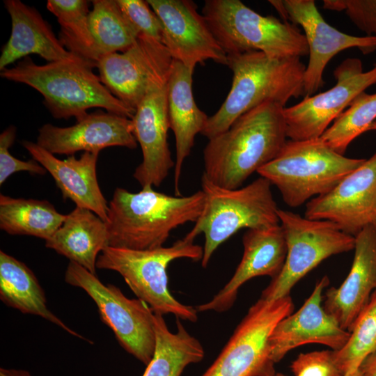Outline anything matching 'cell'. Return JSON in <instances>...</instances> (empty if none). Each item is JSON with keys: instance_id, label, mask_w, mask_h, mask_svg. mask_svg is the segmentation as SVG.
Segmentation results:
<instances>
[{"instance_id": "obj_1", "label": "cell", "mask_w": 376, "mask_h": 376, "mask_svg": "<svg viewBox=\"0 0 376 376\" xmlns=\"http://www.w3.org/2000/svg\"><path fill=\"white\" fill-rule=\"evenodd\" d=\"M285 107L266 102L240 116L203 150V175L214 184L237 189L272 161L287 141Z\"/></svg>"}, {"instance_id": "obj_2", "label": "cell", "mask_w": 376, "mask_h": 376, "mask_svg": "<svg viewBox=\"0 0 376 376\" xmlns=\"http://www.w3.org/2000/svg\"><path fill=\"white\" fill-rule=\"evenodd\" d=\"M199 190L189 196H170L142 187L136 193L118 187L109 203V246L134 250L163 246L171 231L196 222L204 205Z\"/></svg>"}, {"instance_id": "obj_3", "label": "cell", "mask_w": 376, "mask_h": 376, "mask_svg": "<svg viewBox=\"0 0 376 376\" xmlns=\"http://www.w3.org/2000/svg\"><path fill=\"white\" fill-rule=\"evenodd\" d=\"M232 85L217 111L201 133L209 139L227 130L242 115L266 102L285 107L304 95L306 65L300 57L273 58L251 51L227 55Z\"/></svg>"}, {"instance_id": "obj_4", "label": "cell", "mask_w": 376, "mask_h": 376, "mask_svg": "<svg viewBox=\"0 0 376 376\" xmlns=\"http://www.w3.org/2000/svg\"><path fill=\"white\" fill-rule=\"evenodd\" d=\"M94 67L81 58L38 65L27 56L14 67L1 70L0 75L38 91L56 118L74 117L77 122L88 114L89 109L96 107L132 119L136 111L107 88L93 72Z\"/></svg>"}, {"instance_id": "obj_5", "label": "cell", "mask_w": 376, "mask_h": 376, "mask_svg": "<svg viewBox=\"0 0 376 376\" xmlns=\"http://www.w3.org/2000/svg\"><path fill=\"white\" fill-rule=\"evenodd\" d=\"M271 183L260 176L237 189L219 187L203 174L202 213L186 235L195 238L203 233L205 243L201 265L206 267L217 249L242 228H269L280 225L277 204Z\"/></svg>"}, {"instance_id": "obj_6", "label": "cell", "mask_w": 376, "mask_h": 376, "mask_svg": "<svg viewBox=\"0 0 376 376\" xmlns=\"http://www.w3.org/2000/svg\"><path fill=\"white\" fill-rule=\"evenodd\" d=\"M203 248L185 235L170 246L134 250L107 246L100 253L96 267L119 273L138 299L144 301L154 313L173 314L176 318L196 322L195 307L178 301L168 288L167 267L178 258L201 260Z\"/></svg>"}, {"instance_id": "obj_7", "label": "cell", "mask_w": 376, "mask_h": 376, "mask_svg": "<svg viewBox=\"0 0 376 376\" xmlns=\"http://www.w3.org/2000/svg\"><path fill=\"white\" fill-rule=\"evenodd\" d=\"M365 160L336 152L321 138L290 139L257 173L279 189L287 205L297 207L331 191Z\"/></svg>"}, {"instance_id": "obj_8", "label": "cell", "mask_w": 376, "mask_h": 376, "mask_svg": "<svg viewBox=\"0 0 376 376\" xmlns=\"http://www.w3.org/2000/svg\"><path fill=\"white\" fill-rule=\"evenodd\" d=\"M202 15L227 55L251 51L273 58L308 54L306 37L296 25L263 16L240 0H206Z\"/></svg>"}, {"instance_id": "obj_9", "label": "cell", "mask_w": 376, "mask_h": 376, "mask_svg": "<svg viewBox=\"0 0 376 376\" xmlns=\"http://www.w3.org/2000/svg\"><path fill=\"white\" fill-rule=\"evenodd\" d=\"M287 255L279 274L272 279L260 298L277 299L290 290L309 272L329 257L354 250L355 237L343 232L335 224L313 220L279 208Z\"/></svg>"}, {"instance_id": "obj_10", "label": "cell", "mask_w": 376, "mask_h": 376, "mask_svg": "<svg viewBox=\"0 0 376 376\" xmlns=\"http://www.w3.org/2000/svg\"><path fill=\"white\" fill-rule=\"evenodd\" d=\"M69 285L83 289L95 301L102 321L113 332L119 344L145 365L155 348V313L139 299H129L113 284L70 261L64 276Z\"/></svg>"}, {"instance_id": "obj_11", "label": "cell", "mask_w": 376, "mask_h": 376, "mask_svg": "<svg viewBox=\"0 0 376 376\" xmlns=\"http://www.w3.org/2000/svg\"><path fill=\"white\" fill-rule=\"evenodd\" d=\"M293 310L290 295L273 300L260 298L201 376H269L274 373L269 338L276 325Z\"/></svg>"}, {"instance_id": "obj_12", "label": "cell", "mask_w": 376, "mask_h": 376, "mask_svg": "<svg viewBox=\"0 0 376 376\" xmlns=\"http://www.w3.org/2000/svg\"><path fill=\"white\" fill-rule=\"evenodd\" d=\"M334 75L336 84L330 89L284 108L287 136L290 140L320 138L359 95L376 84V63L363 72L360 59L347 58L335 69Z\"/></svg>"}, {"instance_id": "obj_13", "label": "cell", "mask_w": 376, "mask_h": 376, "mask_svg": "<svg viewBox=\"0 0 376 376\" xmlns=\"http://www.w3.org/2000/svg\"><path fill=\"white\" fill-rule=\"evenodd\" d=\"M283 21L300 25L306 37L309 59L304 79V97L313 95L324 84L323 74L330 60L340 52L357 48L363 54L376 50V37L355 36L329 24L313 0H269Z\"/></svg>"}, {"instance_id": "obj_14", "label": "cell", "mask_w": 376, "mask_h": 376, "mask_svg": "<svg viewBox=\"0 0 376 376\" xmlns=\"http://www.w3.org/2000/svg\"><path fill=\"white\" fill-rule=\"evenodd\" d=\"M169 70L152 80L132 118L133 134L143 155L133 177L142 187L160 186L175 166L167 141L170 129L167 100Z\"/></svg>"}, {"instance_id": "obj_15", "label": "cell", "mask_w": 376, "mask_h": 376, "mask_svg": "<svg viewBox=\"0 0 376 376\" xmlns=\"http://www.w3.org/2000/svg\"><path fill=\"white\" fill-rule=\"evenodd\" d=\"M304 217L335 224L355 237L376 217V152L329 192L306 203Z\"/></svg>"}, {"instance_id": "obj_16", "label": "cell", "mask_w": 376, "mask_h": 376, "mask_svg": "<svg viewBox=\"0 0 376 376\" xmlns=\"http://www.w3.org/2000/svg\"><path fill=\"white\" fill-rule=\"evenodd\" d=\"M172 62L171 56L162 42L140 34L126 51L101 56L96 68L107 88L136 111L152 80L169 71Z\"/></svg>"}, {"instance_id": "obj_17", "label": "cell", "mask_w": 376, "mask_h": 376, "mask_svg": "<svg viewBox=\"0 0 376 376\" xmlns=\"http://www.w3.org/2000/svg\"><path fill=\"white\" fill-rule=\"evenodd\" d=\"M163 28L162 44L173 60L194 69L212 60L226 65L227 54L191 0H147Z\"/></svg>"}, {"instance_id": "obj_18", "label": "cell", "mask_w": 376, "mask_h": 376, "mask_svg": "<svg viewBox=\"0 0 376 376\" xmlns=\"http://www.w3.org/2000/svg\"><path fill=\"white\" fill-rule=\"evenodd\" d=\"M329 283L327 276L321 278L301 307L276 325L269 338L270 359L274 364L292 349L304 345L318 343L338 350L345 344L350 332L322 306V292Z\"/></svg>"}, {"instance_id": "obj_19", "label": "cell", "mask_w": 376, "mask_h": 376, "mask_svg": "<svg viewBox=\"0 0 376 376\" xmlns=\"http://www.w3.org/2000/svg\"><path fill=\"white\" fill-rule=\"evenodd\" d=\"M36 143L53 155L78 151L99 153L111 146L135 149L132 119L101 111L88 113L75 125L60 127L47 123L39 129Z\"/></svg>"}, {"instance_id": "obj_20", "label": "cell", "mask_w": 376, "mask_h": 376, "mask_svg": "<svg viewBox=\"0 0 376 376\" xmlns=\"http://www.w3.org/2000/svg\"><path fill=\"white\" fill-rule=\"evenodd\" d=\"M243 255L229 281L210 301L198 305V312L222 313L234 304L240 288L260 276L272 279L281 272L287 255L285 237L280 225L248 229L242 237Z\"/></svg>"}, {"instance_id": "obj_21", "label": "cell", "mask_w": 376, "mask_h": 376, "mask_svg": "<svg viewBox=\"0 0 376 376\" xmlns=\"http://www.w3.org/2000/svg\"><path fill=\"white\" fill-rule=\"evenodd\" d=\"M354 237L350 272L338 288L326 291L322 303L325 311L348 331L376 290V231L370 224Z\"/></svg>"}, {"instance_id": "obj_22", "label": "cell", "mask_w": 376, "mask_h": 376, "mask_svg": "<svg viewBox=\"0 0 376 376\" xmlns=\"http://www.w3.org/2000/svg\"><path fill=\"white\" fill-rule=\"evenodd\" d=\"M33 159L50 173L64 199L88 209L107 222L109 205L98 184L96 166L99 153L84 152L60 159L36 143L22 142Z\"/></svg>"}, {"instance_id": "obj_23", "label": "cell", "mask_w": 376, "mask_h": 376, "mask_svg": "<svg viewBox=\"0 0 376 376\" xmlns=\"http://www.w3.org/2000/svg\"><path fill=\"white\" fill-rule=\"evenodd\" d=\"M194 70L173 59L167 79L169 125L175 141V196H181L179 182L184 162L191 152L196 134L202 132L209 118L197 107L194 100L192 91Z\"/></svg>"}, {"instance_id": "obj_24", "label": "cell", "mask_w": 376, "mask_h": 376, "mask_svg": "<svg viewBox=\"0 0 376 376\" xmlns=\"http://www.w3.org/2000/svg\"><path fill=\"white\" fill-rule=\"evenodd\" d=\"M11 18V34L0 56L1 71L29 54H38L47 62L79 58L68 51L53 32L49 24L34 8L19 0H6Z\"/></svg>"}, {"instance_id": "obj_25", "label": "cell", "mask_w": 376, "mask_h": 376, "mask_svg": "<svg viewBox=\"0 0 376 376\" xmlns=\"http://www.w3.org/2000/svg\"><path fill=\"white\" fill-rule=\"evenodd\" d=\"M108 246L106 222L93 212L77 206L65 214L60 228L45 241L47 248L95 275L97 258Z\"/></svg>"}, {"instance_id": "obj_26", "label": "cell", "mask_w": 376, "mask_h": 376, "mask_svg": "<svg viewBox=\"0 0 376 376\" xmlns=\"http://www.w3.org/2000/svg\"><path fill=\"white\" fill-rule=\"evenodd\" d=\"M0 299L8 306L43 318L68 334L86 340L48 308L45 292L33 272L3 251H0Z\"/></svg>"}, {"instance_id": "obj_27", "label": "cell", "mask_w": 376, "mask_h": 376, "mask_svg": "<svg viewBox=\"0 0 376 376\" xmlns=\"http://www.w3.org/2000/svg\"><path fill=\"white\" fill-rule=\"evenodd\" d=\"M177 331H169L163 315L155 313V348L142 376H181L191 363L203 360L205 351L177 318Z\"/></svg>"}, {"instance_id": "obj_28", "label": "cell", "mask_w": 376, "mask_h": 376, "mask_svg": "<svg viewBox=\"0 0 376 376\" xmlns=\"http://www.w3.org/2000/svg\"><path fill=\"white\" fill-rule=\"evenodd\" d=\"M65 218L46 200L0 194V228L10 235H31L46 241Z\"/></svg>"}, {"instance_id": "obj_29", "label": "cell", "mask_w": 376, "mask_h": 376, "mask_svg": "<svg viewBox=\"0 0 376 376\" xmlns=\"http://www.w3.org/2000/svg\"><path fill=\"white\" fill-rule=\"evenodd\" d=\"M92 5L88 23L97 62L101 56L123 52L136 42L140 33L116 0H94Z\"/></svg>"}, {"instance_id": "obj_30", "label": "cell", "mask_w": 376, "mask_h": 376, "mask_svg": "<svg viewBox=\"0 0 376 376\" xmlns=\"http://www.w3.org/2000/svg\"><path fill=\"white\" fill-rule=\"evenodd\" d=\"M89 1L86 0H48L47 8L61 26L60 41L70 52L96 67L95 45L88 15Z\"/></svg>"}, {"instance_id": "obj_31", "label": "cell", "mask_w": 376, "mask_h": 376, "mask_svg": "<svg viewBox=\"0 0 376 376\" xmlns=\"http://www.w3.org/2000/svg\"><path fill=\"white\" fill-rule=\"evenodd\" d=\"M345 344L334 350L336 363L343 376L357 370L376 352V290L359 313Z\"/></svg>"}, {"instance_id": "obj_32", "label": "cell", "mask_w": 376, "mask_h": 376, "mask_svg": "<svg viewBox=\"0 0 376 376\" xmlns=\"http://www.w3.org/2000/svg\"><path fill=\"white\" fill-rule=\"evenodd\" d=\"M376 120V93L359 95L320 137L332 150L343 155L349 145L368 131Z\"/></svg>"}, {"instance_id": "obj_33", "label": "cell", "mask_w": 376, "mask_h": 376, "mask_svg": "<svg viewBox=\"0 0 376 376\" xmlns=\"http://www.w3.org/2000/svg\"><path fill=\"white\" fill-rule=\"evenodd\" d=\"M323 8L345 11L359 29L368 36L376 37V0H324Z\"/></svg>"}, {"instance_id": "obj_34", "label": "cell", "mask_w": 376, "mask_h": 376, "mask_svg": "<svg viewBox=\"0 0 376 376\" xmlns=\"http://www.w3.org/2000/svg\"><path fill=\"white\" fill-rule=\"evenodd\" d=\"M116 1L123 13L140 34L162 43V22L147 1L116 0Z\"/></svg>"}, {"instance_id": "obj_35", "label": "cell", "mask_w": 376, "mask_h": 376, "mask_svg": "<svg viewBox=\"0 0 376 376\" xmlns=\"http://www.w3.org/2000/svg\"><path fill=\"white\" fill-rule=\"evenodd\" d=\"M290 369L294 376H343L333 350L301 353L292 362Z\"/></svg>"}, {"instance_id": "obj_36", "label": "cell", "mask_w": 376, "mask_h": 376, "mask_svg": "<svg viewBox=\"0 0 376 376\" xmlns=\"http://www.w3.org/2000/svg\"><path fill=\"white\" fill-rule=\"evenodd\" d=\"M16 136L15 126H9L0 135V185L13 173L19 171H27L31 174L45 175L46 169L37 161L20 160L9 152Z\"/></svg>"}, {"instance_id": "obj_37", "label": "cell", "mask_w": 376, "mask_h": 376, "mask_svg": "<svg viewBox=\"0 0 376 376\" xmlns=\"http://www.w3.org/2000/svg\"><path fill=\"white\" fill-rule=\"evenodd\" d=\"M0 376H32L31 374L23 369L0 368Z\"/></svg>"}, {"instance_id": "obj_38", "label": "cell", "mask_w": 376, "mask_h": 376, "mask_svg": "<svg viewBox=\"0 0 376 376\" xmlns=\"http://www.w3.org/2000/svg\"><path fill=\"white\" fill-rule=\"evenodd\" d=\"M369 369L372 376H376V352L370 355L363 362Z\"/></svg>"}, {"instance_id": "obj_39", "label": "cell", "mask_w": 376, "mask_h": 376, "mask_svg": "<svg viewBox=\"0 0 376 376\" xmlns=\"http://www.w3.org/2000/svg\"><path fill=\"white\" fill-rule=\"evenodd\" d=\"M345 376H372L371 373L364 363L359 367V368L352 374Z\"/></svg>"}, {"instance_id": "obj_40", "label": "cell", "mask_w": 376, "mask_h": 376, "mask_svg": "<svg viewBox=\"0 0 376 376\" xmlns=\"http://www.w3.org/2000/svg\"><path fill=\"white\" fill-rule=\"evenodd\" d=\"M370 130H376V120L373 123V124L370 125V127L368 129V131Z\"/></svg>"}, {"instance_id": "obj_41", "label": "cell", "mask_w": 376, "mask_h": 376, "mask_svg": "<svg viewBox=\"0 0 376 376\" xmlns=\"http://www.w3.org/2000/svg\"><path fill=\"white\" fill-rule=\"evenodd\" d=\"M269 376H286V375H285L284 374L281 373L275 372L274 373H273L272 375H269Z\"/></svg>"}, {"instance_id": "obj_42", "label": "cell", "mask_w": 376, "mask_h": 376, "mask_svg": "<svg viewBox=\"0 0 376 376\" xmlns=\"http://www.w3.org/2000/svg\"><path fill=\"white\" fill-rule=\"evenodd\" d=\"M372 225H373V226L374 227V228H375V230L376 231V217H375V219L373 220Z\"/></svg>"}]
</instances>
